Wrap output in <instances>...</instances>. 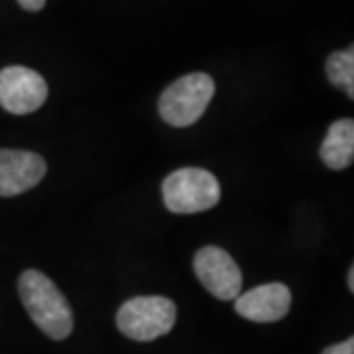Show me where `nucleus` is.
<instances>
[{"instance_id":"obj_5","label":"nucleus","mask_w":354,"mask_h":354,"mask_svg":"<svg viewBox=\"0 0 354 354\" xmlns=\"http://www.w3.org/2000/svg\"><path fill=\"white\" fill-rule=\"evenodd\" d=\"M193 270L203 288L221 301H230L241 295L242 274L232 256L218 246H205L195 254Z\"/></svg>"},{"instance_id":"obj_8","label":"nucleus","mask_w":354,"mask_h":354,"mask_svg":"<svg viewBox=\"0 0 354 354\" xmlns=\"http://www.w3.org/2000/svg\"><path fill=\"white\" fill-rule=\"evenodd\" d=\"M291 291L283 283H264L241 293L234 301V311L254 323H276L288 315Z\"/></svg>"},{"instance_id":"obj_4","label":"nucleus","mask_w":354,"mask_h":354,"mask_svg":"<svg viewBox=\"0 0 354 354\" xmlns=\"http://www.w3.org/2000/svg\"><path fill=\"white\" fill-rule=\"evenodd\" d=\"M215 95V81L207 73L179 77L160 97V114L167 124L185 128L195 124Z\"/></svg>"},{"instance_id":"obj_3","label":"nucleus","mask_w":354,"mask_h":354,"mask_svg":"<svg viewBox=\"0 0 354 354\" xmlns=\"http://www.w3.org/2000/svg\"><path fill=\"white\" fill-rule=\"evenodd\" d=\"M177 319L176 304L162 295L132 297L116 313V325L128 339L140 342L156 341L174 329Z\"/></svg>"},{"instance_id":"obj_6","label":"nucleus","mask_w":354,"mask_h":354,"mask_svg":"<svg viewBox=\"0 0 354 354\" xmlns=\"http://www.w3.org/2000/svg\"><path fill=\"white\" fill-rule=\"evenodd\" d=\"M48 99V83L38 71L10 65L0 69V106L12 114L38 111Z\"/></svg>"},{"instance_id":"obj_10","label":"nucleus","mask_w":354,"mask_h":354,"mask_svg":"<svg viewBox=\"0 0 354 354\" xmlns=\"http://www.w3.org/2000/svg\"><path fill=\"white\" fill-rule=\"evenodd\" d=\"M327 77L335 87L342 88L348 99H354V50L335 51L327 59Z\"/></svg>"},{"instance_id":"obj_2","label":"nucleus","mask_w":354,"mask_h":354,"mask_svg":"<svg viewBox=\"0 0 354 354\" xmlns=\"http://www.w3.org/2000/svg\"><path fill=\"white\" fill-rule=\"evenodd\" d=\"M162 195L171 213L193 215L209 211L221 201V185L207 169L183 167L165 177Z\"/></svg>"},{"instance_id":"obj_9","label":"nucleus","mask_w":354,"mask_h":354,"mask_svg":"<svg viewBox=\"0 0 354 354\" xmlns=\"http://www.w3.org/2000/svg\"><path fill=\"white\" fill-rule=\"evenodd\" d=\"M321 160L330 169H346L354 160V122L342 118L333 122L321 144Z\"/></svg>"},{"instance_id":"obj_11","label":"nucleus","mask_w":354,"mask_h":354,"mask_svg":"<svg viewBox=\"0 0 354 354\" xmlns=\"http://www.w3.org/2000/svg\"><path fill=\"white\" fill-rule=\"evenodd\" d=\"M321 354H354V339H346V341L333 344L329 348H325Z\"/></svg>"},{"instance_id":"obj_1","label":"nucleus","mask_w":354,"mask_h":354,"mask_svg":"<svg viewBox=\"0 0 354 354\" xmlns=\"http://www.w3.org/2000/svg\"><path fill=\"white\" fill-rule=\"evenodd\" d=\"M20 299L30 319L53 341H64L73 330V311L57 286L38 270H26L18 279Z\"/></svg>"},{"instance_id":"obj_7","label":"nucleus","mask_w":354,"mask_h":354,"mask_svg":"<svg viewBox=\"0 0 354 354\" xmlns=\"http://www.w3.org/2000/svg\"><path fill=\"white\" fill-rule=\"evenodd\" d=\"M48 171L44 158L24 150H0V197H14L36 187Z\"/></svg>"},{"instance_id":"obj_13","label":"nucleus","mask_w":354,"mask_h":354,"mask_svg":"<svg viewBox=\"0 0 354 354\" xmlns=\"http://www.w3.org/2000/svg\"><path fill=\"white\" fill-rule=\"evenodd\" d=\"M348 290L354 291V268L348 270Z\"/></svg>"},{"instance_id":"obj_12","label":"nucleus","mask_w":354,"mask_h":354,"mask_svg":"<svg viewBox=\"0 0 354 354\" xmlns=\"http://www.w3.org/2000/svg\"><path fill=\"white\" fill-rule=\"evenodd\" d=\"M18 4L28 12H39L46 6V0H18Z\"/></svg>"}]
</instances>
